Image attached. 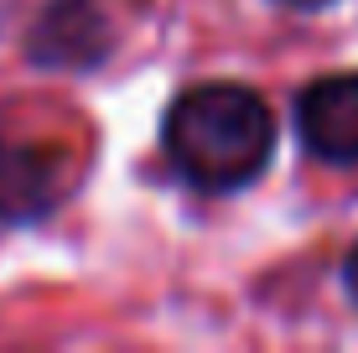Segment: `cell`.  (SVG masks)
<instances>
[{
	"mask_svg": "<svg viewBox=\"0 0 358 353\" xmlns=\"http://www.w3.org/2000/svg\"><path fill=\"white\" fill-rule=\"evenodd\" d=\"M296 136L317 161L358 166V73H332L301 89Z\"/></svg>",
	"mask_w": 358,
	"mask_h": 353,
	"instance_id": "2",
	"label": "cell"
},
{
	"mask_svg": "<svg viewBox=\"0 0 358 353\" xmlns=\"http://www.w3.org/2000/svg\"><path fill=\"white\" fill-rule=\"evenodd\" d=\"M162 145L177 177L203 192L250 187L275 156V115L244 83H192L162 120Z\"/></svg>",
	"mask_w": 358,
	"mask_h": 353,
	"instance_id": "1",
	"label": "cell"
},
{
	"mask_svg": "<svg viewBox=\"0 0 358 353\" xmlns=\"http://www.w3.org/2000/svg\"><path fill=\"white\" fill-rule=\"evenodd\" d=\"M348 296L358 301V245H353V254H348Z\"/></svg>",
	"mask_w": 358,
	"mask_h": 353,
	"instance_id": "5",
	"label": "cell"
},
{
	"mask_svg": "<svg viewBox=\"0 0 358 353\" xmlns=\"http://www.w3.org/2000/svg\"><path fill=\"white\" fill-rule=\"evenodd\" d=\"M63 198V172L52 151L0 145V218H36Z\"/></svg>",
	"mask_w": 358,
	"mask_h": 353,
	"instance_id": "3",
	"label": "cell"
},
{
	"mask_svg": "<svg viewBox=\"0 0 358 353\" xmlns=\"http://www.w3.org/2000/svg\"><path fill=\"white\" fill-rule=\"evenodd\" d=\"M275 6H291V10H322L332 0H275Z\"/></svg>",
	"mask_w": 358,
	"mask_h": 353,
	"instance_id": "6",
	"label": "cell"
},
{
	"mask_svg": "<svg viewBox=\"0 0 358 353\" xmlns=\"http://www.w3.org/2000/svg\"><path fill=\"white\" fill-rule=\"evenodd\" d=\"M31 52L63 68H94L109 52V31L89 0H57L31 36Z\"/></svg>",
	"mask_w": 358,
	"mask_h": 353,
	"instance_id": "4",
	"label": "cell"
}]
</instances>
